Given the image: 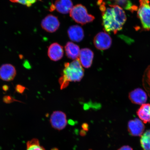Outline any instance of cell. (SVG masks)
<instances>
[{
    "instance_id": "6da1fadb",
    "label": "cell",
    "mask_w": 150,
    "mask_h": 150,
    "mask_svg": "<svg viewBox=\"0 0 150 150\" xmlns=\"http://www.w3.org/2000/svg\"><path fill=\"white\" fill-rule=\"evenodd\" d=\"M98 4L102 12L103 25L105 31L117 33L121 30L126 21V15L122 8L117 5H110L106 7L103 0H98Z\"/></svg>"
},
{
    "instance_id": "7a4b0ae2",
    "label": "cell",
    "mask_w": 150,
    "mask_h": 150,
    "mask_svg": "<svg viewBox=\"0 0 150 150\" xmlns=\"http://www.w3.org/2000/svg\"><path fill=\"white\" fill-rule=\"evenodd\" d=\"M64 67L63 76L59 79L61 89L68 86L69 82L80 81L84 74V69L79 59L75 60L71 63H65Z\"/></svg>"
},
{
    "instance_id": "3957f363",
    "label": "cell",
    "mask_w": 150,
    "mask_h": 150,
    "mask_svg": "<svg viewBox=\"0 0 150 150\" xmlns=\"http://www.w3.org/2000/svg\"><path fill=\"white\" fill-rule=\"evenodd\" d=\"M70 16L75 22L82 25L91 23L95 19L94 16L88 13L86 7L81 4L72 7L70 12Z\"/></svg>"
},
{
    "instance_id": "277c9868",
    "label": "cell",
    "mask_w": 150,
    "mask_h": 150,
    "mask_svg": "<svg viewBox=\"0 0 150 150\" xmlns=\"http://www.w3.org/2000/svg\"><path fill=\"white\" fill-rule=\"evenodd\" d=\"M138 16L142 27L146 30H150V5L149 0H139Z\"/></svg>"
},
{
    "instance_id": "5b68a950",
    "label": "cell",
    "mask_w": 150,
    "mask_h": 150,
    "mask_svg": "<svg viewBox=\"0 0 150 150\" xmlns=\"http://www.w3.org/2000/svg\"><path fill=\"white\" fill-rule=\"evenodd\" d=\"M93 42L97 49L105 50L111 46L112 40L108 34L105 32H101L95 35L94 38Z\"/></svg>"
},
{
    "instance_id": "8992f818",
    "label": "cell",
    "mask_w": 150,
    "mask_h": 150,
    "mask_svg": "<svg viewBox=\"0 0 150 150\" xmlns=\"http://www.w3.org/2000/svg\"><path fill=\"white\" fill-rule=\"evenodd\" d=\"M50 123L54 129L59 131L62 130L67 124V116L63 112H54L50 117Z\"/></svg>"
},
{
    "instance_id": "52a82bcc",
    "label": "cell",
    "mask_w": 150,
    "mask_h": 150,
    "mask_svg": "<svg viewBox=\"0 0 150 150\" xmlns=\"http://www.w3.org/2000/svg\"><path fill=\"white\" fill-rule=\"evenodd\" d=\"M41 25L45 31L48 33H53L59 29L60 22L57 17L49 14L43 19Z\"/></svg>"
},
{
    "instance_id": "ba28073f",
    "label": "cell",
    "mask_w": 150,
    "mask_h": 150,
    "mask_svg": "<svg viewBox=\"0 0 150 150\" xmlns=\"http://www.w3.org/2000/svg\"><path fill=\"white\" fill-rule=\"evenodd\" d=\"M127 128L131 136H140L143 134L145 126L141 120L136 118L129 121Z\"/></svg>"
},
{
    "instance_id": "9c48e42d",
    "label": "cell",
    "mask_w": 150,
    "mask_h": 150,
    "mask_svg": "<svg viewBox=\"0 0 150 150\" xmlns=\"http://www.w3.org/2000/svg\"><path fill=\"white\" fill-rule=\"evenodd\" d=\"M16 75V71L13 65L6 64L0 67V79L6 81H10L14 79Z\"/></svg>"
},
{
    "instance_id": "30bf717a",
    "label": "cell",
    "mask_w": 150,
    "mask_h": 150,
    "mask_svg": "<svg viewBox=\"0 0 150 150\" xmlns=\"http://www.w3.org/2000/svg\"><path fill=\"white\" fill-rule=\"evenodd\" d=\"M73 7V3L71 0H56L54 4H52L50 11L56 9L58 12L62 14H67L70 12Z\"/></svg>"
},
{
    "instance_id": "8fae6325",
    "label": "cell",
    "mask_w": 150,
    "mask_h": 150,
    "mask_svg": "<svg viewBox=\"0 0 150 150\" xmlns=\"http://www.w3.org/2000/svg\"><path fill=\"white\" fill-rule=\"evenodd\" d=\"M129 98L131 102L134 104L142 105L147 102V96L143 90L138 88L129 93Z\"/></svg>"
},
{
    "instance_id": "7c38bea8",
    "label": "cell",
    "mask_w": 150,
    "mask_h": 150,
    "mask_svg": "<svg viewBox=\"0 0 150 150\" xmlns=\"http://www.w3.org/2000/svg\"><path fill=\"white\" fill-rule=\"evenodd\" d=\"M63 55V47L59 43H52L49 47L48 55L51 60L54 61H59L62 58Z\"/></svg>"
},
{
    "instance_id": "4fadbf2b",
    "label": "cell",
    "mask_w": 150,
    "mask_h": 150,
    "mask_svg": "<svg viewBox=\"0 0 150 150\" xmlns=\"http://www.w3.org/2000/svg\"><path fill=\"white\" fill-rule=\"evenodd\" d=\"M79 60L82 66L89 68L92 64L94 54L92 50L88 48L82 49L79 54Z\"/></svg>"
},
{
    "instance_id": "5bb4252c",
    "label": "cell",
    "mask_w": 150,
    "mask_h": 150,
    "mask_svg": "<svg viewBox=\"0 0 150 150\" xmlns=\"http://www.w3.org/2000/svg\"><path fill=\"white\" fill-rule=\"evenodd\" d=\"M67 33L69 38L74 42H80L84 37L83 30L79 25L71 26L67 30Z\"/></svg>"
},
{
    "instance_id": "9a60e30c",
    "label": "cell",
    "mask_w": 150,
    "mask_h": 150,
    "mask_svg": "<svg viewBox=\"0 0 150 150\" xmlns=\"http://www.w3.org/2000/svg\"><path fill=\"white\" fill-rule=\"evenodd\" d=\"M65 49L66 54L69 59L76 60L79 57L80 51L79 47L74 43L67 42L65 46Z\"/></svg>"
},
{
    "instance_id": "2e32d148",
    "label": "cell",
    "mask_w": 150,
    "mask_h": 150,
    "mask_svg": "<svg viewBox=\"0 0 150 150\" xmlns=\"http://www.w3.org/2000/svg\"><path fill=\"white\" fill-rule=\"evenodd\" d=\"M141 120L145 123H150V104L142 105L137 112Z\"/></svg>"
},
{
    "instance_id": "e0dca14e",
    "label": "cell",
    "mask_w": 150,
    "mask_h": 150,
    "mask_svg": "<svg viewBox=\"0 0 150 150\" xmlns=\"http://www.w3.org/2000/svg\"><path fill=\"white\" fill-rule=\"evenodd\" d=\"M114 1L115 5L119 6L126 10L134 11L138 9L137 7L132 5L131 0H115Z\"/></svg>"
},
{
    "instance_id": "ac0fdd59",
    "label": "cell",
    "mask_w": 150,
    "mask_h": 150,
    "mask_svg": "<svg viewBox=\"0 0 150 150\" xmlns=\"http://www.w3.org/2000/svg\"><path fill=\"white\" fill-rule=\"evenodd\" d=\"M140 143L142 150H150V129L142 134Z\"/></svg>"
},
{
    "instance_id": "d6986e66",
    "label": "cell",
    "mask_w": 150,
    "mask_h": 150,
    "mask_svg": "<svg viewBox=\"0 0 150 150\" xmlns=\"http://www.w3.org/2000/svg\"><path fill=\"white\" fill-rule=\"evenodd\" d=\"M27 150H46L40 145L38 139H33L27 142Z\"/></svg>"
},
{
    "instance_id": "ffe728a7",
    "label": "cell",
    "mask_w": 150,
    "mask_h": 150,
    "mask_svg": "<svg viewBox=\"0 0 150 150\" xmlns=\"http://www.w3.org/2000/svg\"><path fill=\"white\" fill-rule=\"evenodd\" d=\"M37 1L41 0H9L11 2L20 4L27 7H30L35 4Z\"/></svg>"
},
{
    "instance_id": "44dd1931",
    "label": "cell",
    "mask_w": 150,
    "mask_h": 150,
    "mask_svg": "<svg viewBox=\"0 0 150 150\" xmlns=\"http://www.w3.org/2000/svg\"><path fill=\"white\" fill-rule=\"evenodd\" d=\"M3 102L6 103V104H10V103H12L15 101H18L16 99H15L14 98H13L12 96H5L3 98Z\"/></svg>"
},
{
    "instance_id": "7402d4cb",
    "label": "cell",
    "mask_w": 150,
    "mask_h": 150,
    "mask_svg": "<svg viewBox=\"0 0 150 150\" xmlns=\"http://www.w3.org/2000/svg\"><path fill=\"white\" fill-rule=\"evenodd\" d=\"M26 89L27 88L24 86L21 85V84H17L16 87V92L22 94Z\"/></svg>"
},
{
    "instance_id": "603a6c76",
    "label": "cell",
    "mask_w": 150,
    "mask_h": 150,
    "mask_svg": "<svg viewBox=\"0 0 150 150\" xmlns=\"http://www.w3.org/2000/svg\"><path fill=\"white\" fill-rule=\"evenodd\" d=\"M118 150H133L132 148L129 146H124Z\"/></svg>"
},
{
    "instance_id": "cb8c5ba5",
    "label": "cell",
    "mask_w": 150,
    "mask_h": 150,
    "mask_svg": "<svg viewBox=\"0 0 150 150\" xmlns=\"http://www.w3.org/2000/svg\"><path fill=\"white\" fill-rule=\"evenodd\" d=\"M9 88V86L7 85H4L3 86L2 89L4 91L6 92L8 91Z\"/></svg>"
},
{
    "instance_id": "d4e9b609",
    "label": "cell",
    "mask_w": 150,
    "mask_h": 150,
    "mask_svg": "<svg viewBox=\"0 0 150 150\" xmlns=\"http://www.w3.org/2000/svg\"><path fill=\"white\" fill-rule=\"evenodd\" d=\"M93 150L91 149H89V150Z\"/></svg>"
},
{
    "instance_id": "484cf974",
    "label": "cell",
    "mask_w": 150,
    "mask_h": 150,
    "mask_svg": "<svg viewBox=\"0 0 150 150\" xmlns=\"http://www.w3.org/2000/svg\"><path fill=\"white\" fill-rule=\"evenodd\" d=\"M113 1H115V0H113Z\"/></svg>"
}]
</instances>
